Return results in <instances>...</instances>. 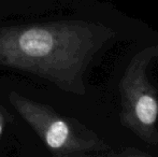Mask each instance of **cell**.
<instances>
[{
    "mask_svg": "<svg viewBox=\"0 0 158 157\" xmlns=\"http://www.w3.org/2000/svg\"><path fill=\"white\" fill-rule=\"evenodd\" d=\"M98 46L93 29L82 22L0 23V66L30 73L75 95L85 94L83 76Z\"/></svg>",
    "mask_w": 158,
    "mask_h": 157,
    "instance_id": "obj_1",
    "label": "cell"
},
{
    "mask_svg": "<svg viewBox=\"0 0 158 157\" xmlns=\"http://www.w3.org/2000/svg\"><path fill=\"white\" fill-rule=\"evenodd\" d=\"M9 100L56 157L108 149L97 134L79 122L60 115L48 105L35 101L17 92H11Z\"/></svg>",
    "mask_w": 158,
    "mask_h": 157,
    "instance_id": "obj_2",
    "label": "cell"
},
{
    "mask_svg": "<svg viewBox=\"0 0 158 157\" xmlns=\"http://www.w3.org/2000/svg\"><path fill=\"white\" fill-rule=\"evenodd\" d=\"M157 55V48L139 53L130 60L121 82L122 123L150 144L158 142V97L146 70Z\"/></svg>",
    "mask_w": 158,
    "mask_h": 157,
    "instance_id": "obj_3",
    "label": "cell"
},
{
    "mask_svg": "<svg viewBox=\"0 0 158 157\" xmlns=\"http://www.w3.org/2000/svg\"><path fill=\"white\" fill-rule=\"evenodd\" d=\"M64 0H0V17L14 14L45 13L63 6Z\"/></svg>",
    "mask_w": 158,
    "mask_h": 157,
    "instance_id": "obj_4",
    "label": "cell"
},
{
    "mask_svg": "<svg viewBox=\"0 0 158 157\" xmlns=\"http://www.w3.org/2000/svg\"><path fill=\"white\" fill-rule=\"evenodd\" d=\"M3 129H4V118L2 116V114L0 113V138H1L2 134H3Z\"/></svg>",
    "mask_w": 158,
    "mask_h": 157,
    "instance_id": "obj_5",
    "label": "cell"
},
{
    "mask_svg": "<svg viewBox=\"0 0 158 157\" xmlns=\"http://www.w3.org/2000/svg\"><path fill=\"white\" fill-rule=\"evenodd\" d=\"M58 157H72V155H66V156H58Z\"/></svg>",
    "mask_w": 158,
    "mask_h": 157,
    "instance_id": "obj_6",
    "label": "cell"
}]
</instances>
